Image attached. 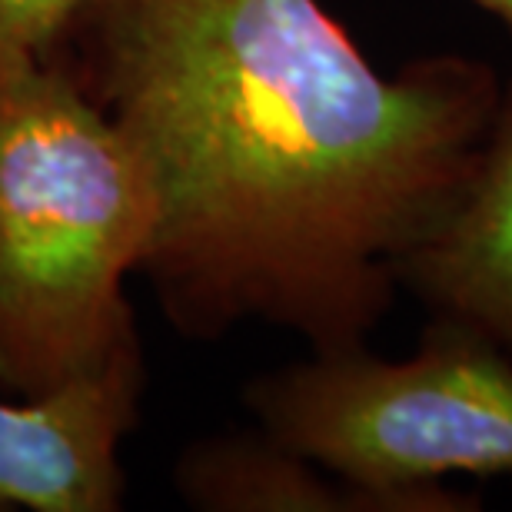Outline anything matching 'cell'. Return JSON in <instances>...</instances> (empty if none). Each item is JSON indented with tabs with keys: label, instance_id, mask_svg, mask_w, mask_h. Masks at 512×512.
Masks as SVG:
<instances>
[{
	"label": "cell",
	"instance_id": "cell-1",
	"mask_svg": "<svg viewBox=\"0 0 512 512\" xmlns=\"http://www.w3.org/2000/svg\"><path fill=\"white\" fill-rule=\"evenodd\" d=\"M54 57L147 170L140 273L173 330L313 353L370 343L503 94L463 54L386 77L320 0H90Z\"/></svg>",
	"mask_w": 512,
	"mask_h": 512
},
{
	"label": "cell",
	"instance_id": "cell-2",
	"mask_svg": "<svg viewBox=\"0 0 512 512\" xmlns=\"http://www.w3.org/2000/svg\"><path fill=\"white\" fill-rule=\"evenodd\" d=\"M157 203L60 57L0 70V389L40 393L140 346L127 280Z\"/></svg>",
	"mask_w": 512,
	"mask_h": 512
},
{
	"label": "cell",
	"instance_id": "cell-3",
	"mask_svg": "<svg viewBox=\"0 0 512 512\" xmlns=\"http://www.w3.org/2000/svg\"><path fill=\"white\" fill-rule=\"evenodd\" d=\"M256 426L326 469L399 496H453V476H512V356L433 320L409 356L326 350L253 376Z\"/></svg>",
	"mask_w": 512,
	"mask_h": 512
},
{
	"label": "cell",
	"instance_id": "cell-4",
	"mask_svg": "<svg viewBox=\"0 0 512 512\" xmlns=\"http://www.w3.org/2000/svg\"><path fill=\"white\" fill-rule=\"evenodd\" d=\"M140 346L24 399H0V512H114L120 446L137 423Z\"/></svg>",
	"mask_w": 512,
	"mask_h": 512
},
{
	"label": "cell",
	"instance_id": "cell-5",
	"mask_svg": "<svg viewBox=\"0 0 512 512\" xmlns=\"http://www.w3.org/2000/svg\"><path fill=\"white\" fill-rule=\"evenodd\" d=\"M399 293L512 356V80L463 190L403 256Z\"/></svg>",
	"mask_w": 512,
	"mask_h": 512
},
{
	"label": "cell",
	"instance_id": "cell-6",
	"mask_svg": "<svg viewBox=\"0 0 512 512\" xmlns=\"http://www.w3.org/2000/svg\"><path fill=\"white\" fill-rule=\"evenodd\" d=\"M180 499L203 512H476L473 493L399 496L360 486L266 429L190 443L173 466Z\"/></svg>",
	"mask_w": 512,
	"mask_h": 512
},
{
	"label": "cell",
	"instance_id": "cell-7",
	"mask_svg": "<svg viewBox=\"0 0 512 512\" xmlns=\"http://www.w3.org/2000/svg\"><path fill=\"white\" fill-rule=\"evenodd\" d=\"M90 0H0V70L54 57Z\"/></svg>",
	"mask_w": 512,
	"mask_h": 512
},
{
	"label": "cell",
	"instance_id": "cell-8",
	"mask_svg": "<svg viewBox=\"0 0 512 512\" xmlns=\"http://www.w3.org/2000/svg\"><path fill=\"white\" fill-rule=\"evenodd\" d=\"M473 4L483 7L489 17H496L499 24L512 34V0H473Z\"/></svg>",
	"mask_w": 512,
	"mask_h": 512
}]
</instances>
